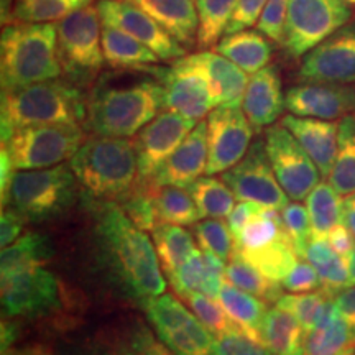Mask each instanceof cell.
<instances>
[{
	"label": "cell",
	"instance_id": "c3c4849f",
	"mask_svg": "<svg viewBox=\"0 0 355 355\" xmlns=\"http://www.w3.org/2000/svg\"><path fill=\"white\" fill-rule=\"evenodd\" d=\"M288 6H290V0H268L259 24H257L259 32L279 44L283 42V30H285Z\"/></svg>",
	"mask_w": 355,
	"mask_h": 355
},
{
	"label": "cell",
	"instance_id": "2e32d148",
	"mask_svg": "<svg viewBox=\"0 0 355 355\" xmlns=\"http://www.w3.org/2000/svg\"><path fill=\"white\" fill-rule=\"evenodd\" d=\"M165 109L178 112L191 121L201 122L216 107L211 84L204 71L188 55L171 61L163 69Z\"/></svg>",
	"mask_w": 355,
	"mask_h": 355
},
{
	"label": "cell",
	"instance_id": "d6986e66",
	"mask_svg": "<svg viewBox=\"0 0 355 355\" xmlns=\"http://www.w3.org/2000/svg\"><path fill=\"white\" fill-rule=\"evenodd\" d=\"M285 107L298 117L337 121L355 112V86L352 84L306 81L285 94Z\"/></svg>",
	"mask_w": 355,
	"mask_h": 355
},
{
	"label": "cell",
	"instance_id": "db71d44e",
	"mask_svg": "<svg viewBox=\"0 0 355 355\" xmlns=\"http://www.w3.org/2000/svg\"><path fill=\"white\" fill-rule=\"evenodd\" d=\"M265 206H261L259 202L254 201H241L237 206H234L232 212L227 217V224L230 230H232L234 239H237L241 235L242 229L250 222L254 217H257L263 211Z\"/></svg>",
	"mask_w": 355,
	"mask_h": 355
},
{
	"label": "cell",
	"instance_id": "60d3db41",
	"mask_svg": "<svg viewBox=\"0 0 355 355\" xmlns=\"http://www.w3.org/2000/svg\"><path fill=\"white\" fill-rule=\"evenodd\" d=\"M283 237H288V234L283 227L282 211L273 209V207H263V211L242 229L241 235L235 239V245L243 248H260Z\"/></svg>",
	"mask_w": 355,
	"mask_h": 355
},
{
	"label": "cell",
	"instance_id": "6f0895ef",
	"mask_svg": "<svg viewBox=\"0 0 355 355\" xmlns=\"http://www.w3.org/2000/svg\"><path fill=\"white\" fill-rule=\"evenodd\" d=\"M334 304L339 314L355 326V286H349L334 296Z\"/></svg>",
	"mask_w": 355,
	"mask_h": 355
},
{
	"label": "cell",
	"instance_id": "f1b7e54d",
	"mask_svg": "<svg viewBox=\"0 0 355 355\" xmlns=\"http://www.w3.org/2000/svg\"><path fill=\"white\" fill-rule=\"evenodd\" d=\"M102 50H104L105 64L110 68H135L159 63L157 53L140 43L130 35L102 24Z\"/></svg>",
	"mask_w": 355,
	"mask_h": 355
},
{
	"label": "cell",
	"instance_id": "4316f807",
	"mask_svg": "<svg viewBox=\"0 0 355 355\" xmlns=\"http://www.w3.org/2000/svg\"><path fill=\"white\" fill-rule=\"evenodd\" d=\"M306 332L291 311L275 304L261 326V343L273 355H304Z\"/></svg>",
	"mask_w": 355,
	"mask_h": 355
},
{
	"label": "cell",
	"instance_id": "7c38bea8",
	"mask_svg": "<svg viewBox=\"0 0 355 355\" xmlns=\"http://www.w3.org/2000/svg\"><path fill=\"white\" fill-rule=\"evenodd\" d=\"M265 148L278 183L293 201H303L319 184L321 171L295 135L283 125L265 128Z\"/></svg>",
	"mask_w": 355,
	"mask_h": 355
},
{
	"label": "cell",
	"instance_id": "3957f363",
	"mask_svg": "<svg viewBox=\"0 0 355 355\" xmlns=\"http://www.w3.org/2000/svg\"><path fill=\"white\" fill-rule=\"evenodd\" d=\"M86 119V94L68 79H48L28 86L2 91V144L19 128L50 123L83 125Z\"/></svg>",
	"mask_w": 355,
	"mask_h": 355
},
{
	"label": "cell",
	"instance_id": "f907efd6",
	"mask_svg": "<svg viewBox=\"0 0 355 355\" xmlns=\"http://www.w3.org/2000/svg\"><path fill=\"white\" fill-rule=\"evenodd\" d=\"M282 286L283 290L290 293H311L319 290L322 283L321 278H319L318 270L309 261L298 260L295 268L282 282Z\"/></svg>",
	"mask_w": 355,
	"mask_h": 355
},
{
	"label": "cell",
	"instance_id": "be15d7a7",
	"mask_svg": "<svg viewBox=\"0 0 355 355\" xmlns=\"http://www.w3.org/2000/svg\"><path fill=\"white\" fill-rule=\"evenodd\" d=\"M347 263H349V275H350V286H355V247L347 257Z\"/></svg>",
	"mask_w": 355,
	"mask_h": 355
},
{
	"label": "cell",
	"instance_id": "83f0119b",
	"mask_svg": "<svg viewBox=\"0 0 355 355\" xmlns=\"http://www.w3.org/2000/svg\"><path fill=\"white\" fill-rule=\"evenodd\" d=\"M217 300L239 329L245 332L250 339L263 344L261 343V326H263L265 314L268 311L266 301L234 286L227 279L222 285Z\"/></svg>",
	"mask_w": 355,
	"mask_h": 355
},
{
	"label": "cell",
	"instance_id": "7a4b0ae2",
	"mask_svg": "<svg viewBox=\"0 0 355 355\" xmlns=\"http://www.w3.org/2000/svg\"><path fill=\"white\" fill-rule=\"evenodd\" d=\"M163 66L112 68L86 94L83 127L91 135L132 139L165 109Z\"/></svg>",
	"mask_w": 355,
	"mask_h": 355
},
{
	"label": "cell",
	"instance_id": "ffe728a7",
	"mask_svg": "<svg viewBox=\"0 0 355 355\" xmlns=\"http://www.w3.org/2000/svg\"><path fill=\"white\" fill-rule=\"evenodd\" d=\"M207 171V122L201 121L191 130L171 157L155 171L150 181L157 184L188 189Z\"/></svg>",
	"mask_w": 355,
	"mask_h": 355
},
{
	"label": "cell",
	"instance_id": "ab89813d",
	"mask_svg": "<svg viewBox=\"0 0 355 355\" xmlns=\"http://www.w3.org/2000/svg\"><path fill=\"white\" fill-rule=\"evenodd\" d=\"M94 0H15L13 2L12 24L32 21V24H56L73 15L81 8L92 6Z\"/></svg>",
	"mask_w": 355,
	"mask_h": 355
},
{
	"label": "cell",
	"instance_id": "11a10c76",
	"mask_svg": "<svg viewBox=\"0 0 355 355\" xmlns=\"http://www.w3.org/2000/svg\"><path fill=\"white\" fill-rule=\"evenodd\" d=\"M354 234L350 232L347 225L344 224V222H340V224H337L334 229L331 230L329 235H327V242L331 243V247L334 248L336 254L343 255L347 259L350 252L354 250L355 247V242H354Z\"/></svg>",
	"mask_w": 355,
	"mask_h": 355
},
{
	"label": "cell",
	"instance_id": "d6a6232c",
	"mask_svg": "<svg viewBox=\"0 0 355 355\" xmlns=\"http://www.w3.org/2000/svg\"><path fill=\"white\" fill-rule=\"evenodd\" d=\"M343 199L331 183H319L306 198L311 219V241H327V235L343 222Z\"/></svg>",
	"mask_w": 355,
	"mask_h": 355
},
{
	"label": "cell",
	"instance_id": "e0dca14e",
	"mask_svg": "<svg viewBox=\"0 0 355 355\" xmlns=\"http://www.w3.org/2000/svg\"><path fill=\"white\" fill-rule=\"evenodd\" d=\"M198 123L166 109L162 110L152 122L146 123L133 137L137 157H139L140 180H150Z\"/></svg>",
	"mask_w": 355,
	"mask_h": 355
},
{
	"label": "cell",
	"instance_id": "d4e9b609",
	"mask_svg": "<svg viewBox=\"0 0 355 355\" xmlns=\"http://www.w3.org/2000/svg\"><path fill=\"white\" fill-rule=\"evenodd\" d=\"M171 33L183 46H196L198 42V6L196 0H127Z\"/></svg>",
	"mask_w": 355,
	"mask_h": 355
},
{
	"label": "cell",
	"instance_id": "94428289",
	"mask_svg": "<svg viewBox=\"0 0 355 355\" xmlns=\"http://www.w3.org/2000/svg\"><path fill=\"white\" fill-rule=\"evenodd\" d=\"M343 222L355 237V194L345 196L343 202Z\"/></svg>",
	"mask_w": 355,
	"mask_h": 355
},
{
	"label": "cell",
	"instance_id": "ba28073f",
	"mask_svg": "<svg viewBox=\"0 0 355 355\" xmlns=\"http://www.w3.org/2000/svg\"><path fill=\"white\" fill-rule=\"evenodd\" d=\"M184 304L171 293H163L141 308L155 334L175 355H222L217 336Z\"/></svg>",
	"mask_w": 355,
	"mask_h": 355
},
{
	"label": "cell",
	"instance_id": "680465c9",
	"mask_svg": "<svg viewBox=\"0 0 355 355\" xmlns=\"http://www.w3.org/2000/svg\"><path fill=\"white\" fill-rule=\"evenodd\" d=\"M20 337V324L13 318L2 319V355H12L13 344Z\"/></svg>",
	"mask_w": 355,
	"mask_h": 355
},
{
	"label": "cell",
	"instance_id": "8fae6325",
	"mask_svg": "<svg viewBox=\"0 0 355 355\" xmlns=\"http://www.w3.org/2000/svg\"><path fill=\"white\" fill-rule=\"evenodd\" d=\"M64 306L60 278L44 266L2 275V316L43 319L55 316Z\"/></svg>",
	"mask_w": 355,
	"mask_h": 355
},
{
	"label": "cell",
	"instance_id": "ee69618b",
	"mask_svg": "<svg viewBox=\"0 0 355 355\" xmlns=\"http://www.w3.org/2000/svg\"><path fill=\"white\" fill-rule=\"evenodd\" d=\"M119 204L122 209L127 212V216L144 229L145 232H152V230L159 224L157 207H155L152 191H150L148 181L140 180V183L133 188L125 198L121 199Z\"/></svg>",
	"mask_w": 355,
	"mask_h": 355
},
{
	"label": "cell",
	"instance_id": "836d02e7",
	"mask_svg": "<svg viewBox=\"0 0 355 355\" xmlns=\"http://www.w3.org/2000/svg\"><path fill=\"white\" fill-rule=\"evenodd\" d=\"M145 181H148L150 184L159 222L193 227L201 219L196 204H194L188 189L178 188V186L157 184L150 180Z\"/></svg>",
	"mask_w": 355,
	"mask_h": 355
},
{
	"label": "cell",
	"instance_id": "9a60e30c",
	"mask_svg": "<svg viewBox=\"0 0 355 355\" xmlns=\"http://www.w3.org/2000/svg\"><path fill=\"white\" fill-rule=\"evenodd\" d=\"M102 24L115 26L146 44L162 61H175L188 55V48L168 33L158 21L127 0H99L96 3Z\"/></svg>",
	"mask_w": 355,
	"mask_h": 355
},
{
	"label": "cell",
	"instance_id": "603a6c76",
	"mask_svg": "<svg viewBox=\"0 0 355 355\" xmlns=\"http://www.w3.org/2000/svg\"><path fill=\"white\" fill-rule=\"evenodd\" d=\"M225 266L227 263L219 257L196 248L189 259L166 278L178 298H183L188 293H202L217 300L225 282Z\"/></svg>",
	"mask_w": 355,
	"mask_h": 355
},
{
	"label": "cell",
	"instance_id": "30bf717a",
	"mask_svg": "<svg viewBox=\"0 0 355 355\" xmlns=\"http://www.w3.org/2000/svg\"><path fill=\"white\" fill-rule=\"evenodd\" d=\"M352 19L347 0H290L282 46L295 60L329 38Z\"/></svg>",
	"mask_w": 355,
	"mask_h": 355
},
{
	"label": "cell",
	"instance_id": "f35d334b",
	"mask_svg": "<svg viewBox=\"0 0 355 355\" xmlns=\"http://www.w3.org/2000/svg\"><path fill=\"white\" fill-rule=\"evenodd\" d=\"M225 279L232 283L234 286L250 293V295L266 301V303H277L283 296L282 283L266 278L254 265L248 263L235 252L225 266Z\"/></svg>",
	"mask_w": 355,
	"mask_h": 355
},
{
	"label": "cell",
	"instance_id": "7dc6e473",
	"mask_svg": "<svg viewBox=\"0 0 355 355\" xmlns=\"http://www.w3.org/2000/svg\"><path fill=\"white\" fill-rule=\"evenodd\" d=\"M282 220L296 254L300 259H304L306 248L311 242V219L308 209L298 201L288 202V206L282 209Z\"/></svg>",
	"mask_w": 355,
	"mask_h": 355
},
{
	"label": "cell",
	"instance_id": "f546056e",
	"mask_svg": "<svg viewBox=\"0 0 355 355\" xmlns=\"http://www.w3.org/2000/svg\"><path fill=\"white\" fill-rule=\"evenodd\" d=\"M234 252L250 265H254L266 278L277 283H282L300 260L290 237H283L270 243V245L260 248H243L235 245Z\"/></svg>",
	"mask_w": 355,
	"mask_h": 355
},
{
	"label": "cell",
	"instance_id": "9f6ffc18",
	"mask_svg": "<svg viewBox=\"0 0 355 355\" xmlns=\"http://www.w3.org/2000/svg\"><path fill=\"white\" fill-rule=\"evenodd\" d=\"M63 355H123L117 343H89L84 345H73L66 349Z\"/></svg>",
	"mask_w": 355,
	"mask_h": 355
},
{
	"label": "cell",
	"instance_id": "ac0fdd59",
	"mask_svg": "<svg viewBox=\"0 0 355 355\" xmlns=\"http://www.w3.org/2000/svg\"><path fill=\"white\" fill-rule=\"evenodd\" d=\"M300 79L355 84V21L344 25L303 58Z\"/></svg>",
	"mask_w": 355,
	"mask_h": 355
},
{
	"label": "cell",
	"instance_id": "6125c7cd",
	"mask_svg": "<svg viewBox=\"0 0 355 355\" xmlns=\"http://www.w3.org/2000/svg\"><path fill=\"white\" fill-rule=\"evenodd\" d=\"M15 355H53V352L50 349L43 347V345H33V347H26Z\"/></svg>",
	"mask_w": 355,
	"mask_h": 355
},
{
	"label": "cell",
	"instance_id": "74e56055",
	"mask_svg": "<svg viewBox=\"0 0 355 355\" xmlns=\"http://www.w3.org/2000/svg\"><path fill=\"white\" fill-rule=\"evenodd\" d=\"M198 6V42L199 51L214 48L232 20L237 0H196Z\"/></svg>",
	"mask_w": 355,
	"mask_h": 355
},
{
	"label": "cell",
	"instance_id": "5b68a950",
	"mask_svg": "<svg viewBox=\"0 0 355 355\" xmlns=\"http://www.w3.org/2000/svg\"><path fill=\"white\" fill-rule=\"evenodd\" d=\"M61 76L56 24L15 21L3 26L0 40L2 91Z\"/></svg>",
	"mask_w": 355,
	"mask_h": 355
},
{
	"label": "cell",
	"instance_id": "e7e4bbea",
	"mask_svg": "<svg viewBox=\"0 0 355 355\" xmlns=\"http://www.w3.org/2000/svg\"><path fill=\"white\" fill-rule=\"evenodd\" d=\"M347 2H350V3H355V0H347Z\"/></svg>",
	"mask_w": 355,
	"mask_h": 355
},
{
	"label": "cell",
	"instance_id": "816d5d0a",
	"mask_svg": "<svg viewBox=\"0 0 355 355\" xmlns=\"http://www.w3.org/2000/svg\"><path fill=\"white\" fill-rule=\"evenodd\" d=\"M266 2L268 0H237L232 20L225 30V35L242 32V30H248L250 26L259 24Z\"/></svg>",
	"mask_w": 355,
	"mask_h": 355
},
{
	"label": "cell",
	"instance_id": "b9f144b4",
	"mask_svg": "<svg viewBox=\"0 0 355 355\" xmlns=\"http://www.w3.org/2000/svg\"><path fill=\"white\" fill-rule=\"evenodd\" d=\"M193 234L199 247L219 257L225 263L232 259L235 239L229 224L224 219H202L193 225Z\"/></svg>",
	"mask_w": 355,
	"mask_h": 355
},
{
	"label": "cell",
	"instance_id": "4fadbf2b",
	"mask_svg": "<svg viewBox=\"0 0 355 355\" xmlns=\"http://www.w3.org/2000/svg\"><path fill=\"white\" fill-rule=\"evenodd\" d=\"M237 201H254L265 207L282 211L288 206V194L277 176L266 155L265 140L252 141L250 148L237 165L220 175Z\"/></svg>",
	"mask_w": 355,
	"mask_h": 355
},
{
	"label": "cell",
	"instance_id": "681fc988",
	"mask_svg": "<svg viewBox=\"0 0 355 355\" xmlns=\"http://www.w3.org/2000/svg\"><path fill=\"white\" fill-rule=\"evenodd\" d=\"M217 339H219L222 355H273L263 344L250 339L237 326L230 327L227 332L220 334Z\"/></svg>",
	"mask_w": 355,
	"mask_h": 355
},
{
	"label": "cell",
	"instance_id": "1f68e13d",
	"mask_svg": "<svg viewBox=\"0 0 355 355\" xmlns=\"http://www.w3.org/2000/svg\"><path fill=\"white\" fill-rule=\"evenodd\" d=\"M150 234L157 248L159 265L166 277L175 273L198 248L194 237L183 225L159 222Z\"/></svg>",
	"mask_w": 355,
	"mask_h": 355
},
{
	"label": "cell",
	"instance_id": "91938a15",
	"mask_svg": "<svg viewBox=\"0 0 355 355\" xmlns=\"http://www.w3.org/2000/svg\"><path fill=\"white\" fill-rule=\"evenodd\" d=\"M0 166H2V176H0V193H2V198L6 196L8 186H10V181L13 175H15V168H13V163L10 159V155L7 153V150L2 146V152H0Z\"/></svg>",
	"mask_w": 355,
	"mask_h": 355
},
{
	"label": "cell",
	"instance_id": "9c48e42d",
	"mask_svg": "<svg viewBox=\"0 0 355 355\" xmlns=\"http://www.w3.org/2000/svg\"><path fill=\"white\" fill-rule=\"evenodd\" d=\"M86 139L83 125L50 123L19 128L2 146L17 171L43 170L73 158Z\"/></svg>",
	"mask_w": 355,
	"mask_h": 355
},
{
	"label": "cell",
	"instance_id": "5bb4252c",
	"mask_svg": "<svg viewBox=\"0 0 355 355\" xmlns=\"http://www.w3.org/2000/svg\"><path fill=\"white\" fill-rule=\"evenodd\" d=\"M207 171L222 175L237 165L250 148L255 128L242 107L219 105L207 115Z\"/></svg>",
	"mask_w": 355,
	"mask_h": 355
},
{
	"label": "cell",
	"instance_id": "277c9868",
	"mask_svg": "<svg viewBox=\"0 0 355 355\" xmlns=\"http://www.w3.org/2000/svg\"><path fill=\"white\" fill-rule=\"evenodd\" d=\"M69 166L79 184L99 201H121L140 183L133 139L89 135Z\"/></svg>",
	"mask_w": 355,
	"mask_h": 355
},
{
	"label": "cell",
	"instance_id": "cb8c5ba5",
	"mask_svg": "<svg viewBox=\"0 0 355 355\" xmlns=\"http://www.w3.org/2000/svg\"><path fill=\"white\" fill-rule=\"evenodd\" d=\"M188 58L206 74L211 84L212 96H214L216 107L219 105L241 107L248 79H250L245 71H242L237 64L217 51L202 50L194 55H188Z\"/></svg>",
	"mask_w": 355,
	"mask_h": 355
},
{
	"label": "cell",
	"instance_id": "4dcf8cb0",
	"mask_svg": "<svg viewBox=\"0 0 355 355\" xmlns=\"http://www.w3.org/2000/svg\"><path fill=\"white\" fill-rule=\"evenodd\" d=\"M55 255V248L46 235L42 232H25L12 245L2 248V275L20 272V270L46 266Z\"/></svg>",
	"mask_w": 355,
	"mask_h": 355
},
{
	"label": "cell",
	"instance_id": "f6af8a7d",
	"mask_svg": "<svg viewBox=\"0 0 355 355\" xmlns=\"http://www.w3.org/2000/svg\"><path fill=\"white\" fill-rule=\"evenodd\" d=\"M181 300L189 306L191 311L199 318V321L217 337L235 326L232 319L229 318L222 304L217 303L216 298L202 295V293H188Z\"/></svg>",
	"mask_w": 355,
	"mask_h": 355
},
{
	"label": "cell",
	"instance_id": "484cf974",
	"mask_svg": "<svg viewBox=\"0 0 355 355\" xmlns=\"http://www.w3.org/2000/svg\"><path fill=\"white\" fill-rule=\"evenodd\" d=\"M263 33L259 30H242V32L224 35L216 44V51L237 64L247 74H255L272 60L273 48Z\"/></svg>",
	"mask_w": 355,
	"mask_h": 355
},
{
	"label": "cell",
	"instance_id": "bcb514c9",
	"mask_svg": "<svg viewBox=\"0 0 355 355\" xmlns=\"http://www.w3.org/2000/svg\"><path fill=\"white\" fill-rule=\"evenodd\" d=\"M115 343L123 355H175L144 322L133 324Z\"/></svg>",
	"mask_w": 355,
	"mask_h": 355
},
{
	"label": "cell",
	"instance_id": "8992f818",
	"mask_svg": "<svg viewBox=\"0 0 355 355\" xmlns=\"http://www.w3.org/2000/svg\"><path fill=\"white\" fill-rule=\"evenodd\" d=\"M78 178L69 165L43 170L15 171L2 207H12L25 217L26 222H43L63 214L76 199Z\"/></svg>",
	"mask_w": 355,
	"mask_h": 355
},
{
	"label": "cell",
	"instance_id": "f5cc1de1",
	"mask_svg": "<svg viewBox=\"0 0 355 355\" xmlns=\"http://www.w3.org/2000/svg\"><path fill=\"white\" fill-rule=\"evenodd\" d=\"M28 224L20 212H17L12 207H3L2 209V219H0V245L6 248L12 245L17 239L24 235L25 225Z\"/></svg>",
	"mask_w": 355,
	"mask_h": 355
},
{
	"label": "cell",
	"instance_id": "44dd1931",
	"mask_svg": "<svg viewBox=\"0 0 355 355\" xmlns=\"http://www.w3.org/2000/svg\"><path fill=\"white\" fill-rule=\"evenodd\" d=\"M242 109L255 132L273 125L285 110L282 76L277 66H265L248 79Z\"/></svg>",
	"mask_w": 355,
	"mask_h": 355
},
{
	"label": "cell",
	"instance_id": "7402d4cb",
	"mask_svg": "<svg viewBox=\"0 0 355 355\" xmlns=\"http://www.w3.org/2000/svg\"><path fill=\"white\" fill-rule=\"evenodd\" d=\"M282 123L313 158L322 178H329L339 152V123L288 114Z\"/></svg>",
	"mask_w": 355,
	"mask_h": 355
},
{
	"label": "cell",
	"instance_id": "6da1fadb",
	"mask_svg": "<svg viewBox=\"0 0 355 355\" xmlns=\"http://www.w3.org/2000/svg\"><path fill=\"white\" fill-rule=\"evenodd\" d=\"M92 214L99 260L115 286L140 306L166 293L152 237L127 216L121 204L99 201Z\"/></svg>",
	"mask_w": 355,
	"mask_h": 355
},
{
	"label": "cell",
	"instance_id": "7bdbcfd3",
	"mask_svg": "<svg viewBox=\"0 0 355 355\" xmlns=\"http://www.w3.org/2000/svg\"><path fill=\"white\" fill-rule=\"evenodd\" d=\"M329 298H334L324 288L311 293H291V295H283L277 301L278 306L291 311L296 319L301 322L306 334L316 327V322L321 314L322 306Z\"/></svg>",
	"mask_w": 355,
	"mask_h": 355
},
{
	"label": "cell",
	"instance_id": "d590c367",
	"mask_svg": "<svg viewBox=\"0 0 355 355\" xmlns=\"http://www.w3.org/2000/svg\"><path fill=\"white\" fill-rule=\"evenodd\" d=\"M201 219H225L234 209L235 198L222 178L201 176L188 188Z\"/></svg>",
	"mask_w": 355,
	"mask_h": 355
},
{
	"label": "cell",
	"instance_id": "52a82bcc",
	"mask_svg": "<svg viewBox=\"0 0 355 355\" xmlns=\"http://www.w3.org/2000/svg\"><path fill=\"white\" fill-rule=\"evenodd\" d=\"M56 35L63 76L79 87H91L105 66L97 6H87L56 21Z\"/></svg>",
	"mask_w": 355,
	"mask_h": 355
},
{
	"label": "cell",
	"instance_id": "e575fe53",
	"mask_svg": "<svg viewBox=\"0 0 355 355\" xmlns=\"http://www.w3.org/2000/svg\"><path fill=\"white\" fill-rule=\"evenodd\" d=\"M304 355H355V326L339 314L306 334Z\"/></svg>",
	"mask_w": 355,
	"mask_h": 355
},
{
	"label": "cell",
	"instance_id": "8d00e7d4",
	"mask_svg": "<svg viewBox=\"0 0 355 355\" xmlns=\"http://www.w3.org/2000/svg\"><path fill=\"white\" fill-rule=\"evenodd\" d=\"M327 180L340 196L355 194V114L340 119L339 152Z\"/></svg>",
	"mask_w": 355,
	"mask_h": 355
}]
</instances>
